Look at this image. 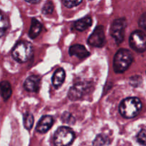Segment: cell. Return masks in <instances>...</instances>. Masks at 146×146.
Returning a JSON list of instances; mask_svg holds the SVG:
<instances>
[{"label": "cell", "instance_id": "cell-1", "mask_svg": "<svg viewBox=\"0 0 146 146\" xmlns=\"http://www.w3.org/2000/svg\"><path fill=\"white\" fill-rule=\"evenodd\" d=\"M142 109V103L137 97H129L121 101L119 113L123 118H133L139 114Z\"/></svg>", "mask_w": 146, "mask_h": 146}, {"label": "cell", "instance_id": "cell-2", "mask_svg": "<svg viewBox=\"0 0 146 146\" xmlns=\"http://www.w3.org/2000/svg\"><path fill=\"white\" fill-rule=\"evenodd\" d=\"M133 61V54L128 49L121 48L115 54L113 58V70L117 74L126 71Z\"/></svg>", "mask_w": 146, "mask_h": 146}, {"label": "cell", "instance_id": "cell-3", "mask_svg": "<svg viewBox=\"0 0 146 146\" xmlns=\"http://www.w3.org/2000/svg\"><path fill=\"white\" fill-rule=\"evenodd\" d=\"M34 53L31 43L28 41L18 42L11 51V56L15 61L19 63H24L31 58Z\"/></svg>", "mask_w": 146, "mask_h": 146}, {"label": "cell", "instance_id": "cell-4", "mask_svg": "<svg viewBox=\"0 0 146 146\" xmlns=\"http://www.w3.org/2000/svg\"><path fill=\"white\" fill-rule=\"evenodd\" d=\"M75 139V133L72 129L66 126L59 127L54 135L55 146H69Z\"/></svg>", "mask_w": 146, "mask_h": 146}, {"label": "cell", "instance_id": "cell-5", "mask_svg": "<svg viewBox=\"0 0 146 146\" xmlns=\"http://www.w3.org/2000/svg\"><path fill=\"white\" fill-rule=\"evenodd\" d=\"M127 27L126 19L123 18L117 19L113 21L110 29V34L111 36L115 39L117 44H121L124 38L125 29Z\"/></svg>", "mask_w": 146, "mask_h": 146}, {"label": "cell", "instance_id": "cell-6", "mask_svg": "<svg viewBox=\"0 0 146 146\" xmlns=\"http://www.w3.org/2000/svg\"><path fill=\"white\" fill-rule=\"evenodd\" d=\"M92 84L88 81H81L74 84L68 93V97L71 101H76L91 91Z\"/></svg>", "mask_w": 146, "mask_h": 146}, {"label": "cell", "instance_id": "cell-7", "mask_svg": "<svg viewBox=\"0 0 146 146\" xmlns=\"http://www.w3.org/2000/svg\"><path fill=\"white\" fill-rule=\"evenodd\" d=\"M130 46L137 52L142 53L146 50V35L140 30L131 33L129 38Z\"/></svg>", "mask_w": 146, "mask_h": 146}, {"label": "cell", "instance_id": "cell-8", "mask_svg": "<svg viewBox=\"0 0 146 146\" xmlns=\"http://www.w3.org/2000/svg\"><path fill=\"white\" fill-rule=\"evenodd\" d=\"M106 42L105 31L103 26L96 27L88 39V44L95 47L104 46Z\"/></svg>", "mask_w": 146, "mask_h": 146}, {"label": "cell", "instance_id": "cell-9", "mask_svg": "<svg viewBox=\"0 0 146 146\" xmlns=\"http://www.w3.org/2000/svg\"><path fill=\"white\" fill-rule=\"evenodd\" d=\"M54 123V118L51 115H44L40 118L37 123L36 130L40 133H46L49 131Z\"/></svg>", "mask_w": 146, "mask_h": 146}, {"label": "cell", "instance_id": "cell-10", "mask_svg": "<svg viewBox=\"0 0 146 146\" xmlns=\"http://www.w3.org/2000/svg\"><path fill=\"white\" fill-rule=\"evenodd\" d=\"M41 78L36 75H31L25 80L24 87L27 91L37 92L40 88Z\"/></svg>", "mask_w": 146, "mask_h": 146}, {"label": "cell", "instance_id": "cell-11", "mask_svg": "<svg viewBox=\"0 0 146 146\" xmlns=\"http://www.w3.org/2000/svg\"><path fill=\"white\" fill-rule=\"evenodd\" d=\"M70 56H76L78 58H85L90 55L86 47L81 44H74L70 46L68 50Z\"/></svg>", "mask_w": 146, "mask_h": 146}, {"label": "cell", "instance_id": "cell-12", "mask_svg": "<svg viewBox=\"0 0 146 146\" xmlns=\"http://www.w3.org/2000/svg\"><path fill=\"white\" fill-rule=\"evenodd\" d=\"M92 25V18L86 16L74 22V28L79 31H84Z\"/></svg>", "mask_w": 146, "mask_h": 146}, {"label": "cell", "instance_id": "cell-13", "mask_svg": "<svg viewBox=\"0 0 146 146\" xmlns=\"http://www.w3.org/2000/svg\"><path fill=\"white\" fill-rule=\"evenodd\" d=\"M66 78V72L62 68L56 70L52 76V84L55 88H59L64 84Z\"/></svg>", "mask_w": 146, "mask_h": 146}, {"label": "cell", "instance_id": "cell-14", "mask_svg": "<svg viewBox=\"0 0 146 146\" xmlns=\"http://www.w3.org/2000/svg\"><path fill=\"white\" fill-rule=\"evenodd\" d=\"M42 30V24L36 19L33 18L31 20V25L29 31V36L31 38H36Z\"/></svg>", "mask_w": 146, "mask_h": 146}, {"label": "cell", "instance_id": "cell-15", "mask_svg": "<svg viewBox=\"0 0 146 146\" xmlns=\"http://www.w3.org/2000/svg\"><path fill=\"white\" fill-rule=\"evenodd\" d=\"M0 86H1V96L4 101H7L12 94V89H11V85L8 81H1Z\"/></svg>", "mask_w": 146, "mask_h": 146}, {"label": "cell", "instance_id": "cell-16", "mask_svg": "<svg viewBox=\"0 0 146 146\" xmlns=\"http://www.w3.org/2000/svg\"><path fill=\"white\" fill-rule=\"evenodd\" d=\"M34 122V118L31 113H26L24 114V125L26 129L31 130L33 127Z\"/></svg>", "mask_w": 146, "mask_h": 146}, {"label": "cell", "instance_id": "cell-17", "mask_svg": "<svg viewBox=\"0 0 146 146\" xmlns=\"http://www.w3.org/2000/svg\"><path fill=\"white\" fill-rule=\"evenodd\" d=\"M108 139L106 135L103 134H100L96 137L95 140L93 142V145L94 146H104L106 144L108 143Z\"/></svg>", "mask_w": 146, "mask_h": 146}, {"label": "cell", "instance_id": "cell-18", "mask_svg": "<svg viewBox=\"0 0 146 146\" xmlns=\"http://www.w3.org/2000/svg\"><path fill=\"white\" fill-rule=\"evenodd\" d=\"M9 26V23L8 18L2 12L1 14V31H0L1 36L5 34L7 30L8 29Z\"/></svg>", "mask_w": 146, "mask_h": 146}, {"label": "cell", "instance_id": "cell-19", "mask_svg": "<svg viewBox=\"0 0 146 146\" xmlns=\"http://www.w3.org/2000/svg\"><path fill=\"white\" fill-rule=\"evenodd\" d=\"M54 9V3L51 1H48L43 6L42 13L45 15H48V14H52Z\"/></svg>", "mask_w": 146, "mask_h": 146}, {"label": "cell", "instance_id": "cell-20", "mask_svg": "<svg viewBox=\"0 0 146 146\" xmlns=\"http://www.w3.org/2000/svg\"><path fill=\"white\" fill-rule=\"evenodd\" d=\"M137 141L141 145L146 146V128H143L137 135Z\"/></svg>", "mask_w": 146, "mask_h": 146}, {"label": "cell", "instance_id": "cell-21", "mask_svg": "<svg viewBox=\"0 0 146 146\" xmlns=\"http://www.w3.org/2000/svg\"><path fill=\"white\" fill-rule=\"evenodd\" d=\"M83 0H61L62 4L67 8H73L79 5Z\"/></svg>", "mask_w": 146, "mask_h": 146}, {"label": "cell", "instance_id": "cell-22", "mask_svg": "<svg viewBox=\"0 0 146 146\" xmlns=\"http://www.w3.org/2000/svg\"><path fill=\"white\" fill-rule=\"evenodd\" d=\"M62 121H64L66 123L74 124L75 123V118L69 113H65L64 115H62Z\"/></svg>", "mask_w": 146, "mask_h": 146}, {"label": "cell", "instance_id": "cell-23", "mask_svg": "<svg viewBox=\"0 0 146 146\" xmlns=\"http://www.w3.org/2000/svg\"><path fill=\"white\" fill-rule=\"evenodd\" d=\"M138 24H139V26L141 28H143L146 31V12L143 14L141 17H140Z\"/></svg>", "mask_w": 146, "mask_h": 146}, {"label": "cell", "instance_id": "cell-24", "mask_svg": "<svg viewBox=\"0 0 146 146\" xmlns=\"http://www.w3.org/2000/svg\"><path fill=\"white\" fill-rule=\"evenodd\" d=\"M25 1H27V2L29 3V4H38L41 0H25Z\"/></svg>", "mask_w": 146, "mask_h": 146}, {"label": "cell", "instance_id": "cell-25", "mask_svg": "<svg viewBox=\"0 0 146 146\" xmlns=\"http://www.w3.org/2000/svg\"></svg>", "mask_w": 146, "mask_h": 146}]
</instances>
